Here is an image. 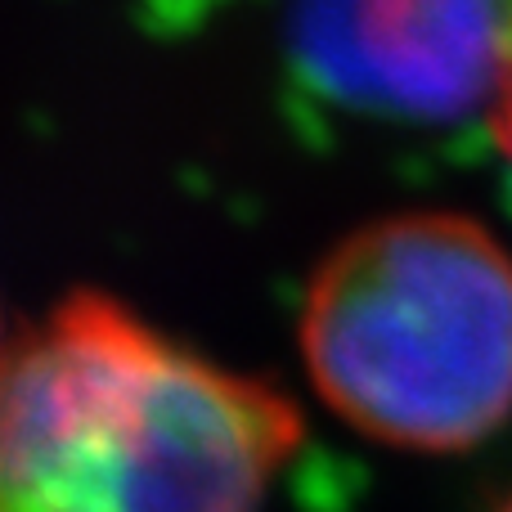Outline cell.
<instances>
[{"mask_svg":"<svg viewBox=\"0 0 512 512\" xmlns=\"http://www.w3.org/2000/svg\"><path fill=\"white\" fill-rule=\"evenodd\" d=\"M504 9H508V27H512V0H504Z\"/></svg>","mask_w":512,"mask_h":512,"instance_id":"obj_5","label":"cell"},{"mask_svg":"<svg viewBox=\"0 0 512 512\" xmlns=\"http://www.w3.org/2000/svg\"><path fill=\"white\" fill-rule=\"evenodd\" d=\"M301 414L77 292L0 355V512H265Z\"/></svg>","mask_w":512,"mask_h":512,"instance_id":"obj_1","label":"cell"},{"mask_svg":"<svg viewBox=\"0 0 512 512\" xmlns=\"http://www.w3.org/2000/svg\"><path fill=\"white\" fill-rule=\"evenodd\" d=\"M297 86L337 113L400 126L490 117L504 72V0H288Z\"/></svg>","mask_w":512,"mask_h":512,"instance_id":"obj_3","label":"cell"},{"mask_svg":"<svg viewBox=\"0 0 512 512\" xmlns=\"http://www.w3.org/2000/svg\"><path fill=\"white\" fill-rule=\"evenodd\" d=\"M301 355L369 441L472 450L512 414V252L454 212L364 225L310 279Z\"/></svg>","mask_w":512,"mask_h":512,"instance_id":"obj_2","label":"cell"},{"mask_svg":"<svg viewBox=\"0 0 512 512\" xmlns=\"http://www.w3.org/2000/svg\"><path fill=\"white\" fill-rule=\"evenodd\" d=\"M490 131H495V144L504 149V158L512 162V27H508V45H504V72H499L495 108H490Z\"/></svg>","mask_w":512,"mask_h":512,"instance_id":"obj_4","label":"cell"},{"mask_svg":"<svg viewBox=\"0 0 512 512\" xmlns=\"http://www.w3.org/2000/svg\"><path fill=\"white\" fill-rule=\"evenodd\" d=\"M5 346H9V342H5V333H0V355H5Z\"/></svg>","mask_w":512,"mask_h":512,"instance_id":"obj_6","label":"cell"},{"mask_svg":"<svg viewBox=\"0 0 512 512\" xmlns=\"http://www.w3.org/2000/svg\"><path fill=\"white\" fill-rule=\"evenodd\" d=\"M499 512H512V499H508V504H504V508H499Z\"/></svg>","mask_w":512,"mask_h":512,"instance_id":"obj_7","label":"cell"}]
</instances>
